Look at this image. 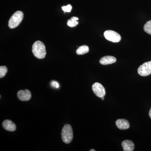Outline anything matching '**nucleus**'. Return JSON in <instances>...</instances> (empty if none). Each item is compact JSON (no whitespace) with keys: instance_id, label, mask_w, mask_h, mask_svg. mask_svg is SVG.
<instances>
[{"instance_id":"20e7f679","label":"nucleus","mask_w":151,"mask_h":151,"mask_svg":"<svg viewBox=\"0 0 151 151\" xmlns=\"http://www.w3.org/2000/svg\"><path fill=\"white\" fill-rule=\"evenodd\" d=\"M104 35L106 39L112 42H118L121 40V35L114 31H106L104 32Z\"/></svg>"},{"instance_id":"f3484780","label":"nucleus","mask_w":151,"mask_h":151,"mask_svg":"<svg viewBox=\"0 0 151 151\" xmlns=\"http://www.w3.org/2000/svg\"><path fill=\"white\" fill-rule=\"evenodd\" d=\"M51 86L55 88L58 89L59 88V84L56 81H52L51 82Z\"/></svg>"},{"instance_id":"f03ea898","label":"nucleus","mask_w":151,"mask_h":151,"mask_svg":"<svg viewBox=\"0 0 151 151\" xmlns=\"http://www.w3.org/2000/svg\"><path fill=\"white\" fill-rule=\"evenodd\" d=\"M61 138L65 144H69L73 139V130L70 125L66 124L63 128L61 132Z\"/></svg>"},{"instance_id":"aec40b11","label":"nucleus","mask_w":151,"mask_h":151,"mask_svg":"<svg viewBox=\"0 0 151 151\" xmlns=\"http://www.w3.org/2000/svg\"><path fill=\"white\" fill-rule=\"evenodd\" d=\"M102 100H104V97H102Z\"/></svg>"},{"instance_id":"f257e3e1","label":"nucleus","mask_w":151,"mask_h":151,"mask_svg":"<svg viewBox=\"0 0 151 151\" xmlns=\"http://www.w3.org/2000/svg\"><path fill=\"white\" fill-rule=\"evenodd\" d=\"M32 51L34 56L38 59H43L46 55V49L43 42L37 41L33 45Z\"/></svg>"},{"instance_id":"9b49d317","label":"nucleus","mask_w":151,"mask_h":151,"mask_svg":"<svg viewBox=\"0 0 151 151\" xmlns=\"http://www.w3.org/2000/svg\"><path fill=\"white\" fill-rule=\"evenodd\" d=\"M122 146L124 151H133L134 149V144L132 141L129 140L123 141Z\"/></svg>"},{"instance_id":"dca6fc26","label":"nucleus","mask_w":151,"mask_h":151,"mask_svg":"<svg viewBox=\"0 0 151 151\" xmlns=\"http://www.w3.org/2000/svg\"><path fill=\"white\" fill-rule=\"evenodd\" d=\"M72 9V6L70 5V4H68L67 6H63L62 7V10L64 11V13L65 12H70Z\"/></svg>"},{"instance_id":"4468645a","label":"nucleus","mask_w":151,"mask_h":151,"mask_svg":"<svg viewBox=\"0 0 151 151\" xmlns=\"http://www.w3.org/2000/svg\"><path fill=\"white\" fill-rule=\"evenodd\" d=\"M144 29L146 32L151 35V20L146 23L144 26Z\"/></svg>"},{"instance_id":"a211bd4d","label":"nucleus","mask_w":151,"mask_h":151,"mask_svg":"<svg viewBox=\"0 0 151 151\" xmlns=\"http://www.w3.org/2000/svg\"><path fill=\"white\" fill-rule=\"evenodd\" d=\"M149 116H150V118L151 119V108L150 109V112H149Z\"/></svg>"},{"instance_id":"ddd939ff","label":"nucleus","mask_w":151,"mask_h":151,"mask_svg":"<svg viewBox=\"0 0 151 151\" xmlns=\"http://www.w3.org/2000/svg\"><path fill=\"white\" fill-rule=\"evenodd\" d=\"M78 20V18L77 17H72L70 19H69L68 21V26L71 27L76 26L78 24V22L77 21Z\"/></svg>"},{"instance_id":"6e6552de","label":"nucleus","mask_w":151,"mask_h":151,"mask_svg":"<svg viewBox=\"0 0 151 151\" xmlns=\"http://www.w3.org/2000/svg\"><path fill=\"white\" fill-rule=\"evenodd\" d=\"M116 126L121 130L127 129L130 127V124L127 120L125 119H119L116 121Z\"/></svg>"},{"instance_id":"0eeeda50","label":"nucleus","mask_w":151,"mask_h":151,"mask_svg":"<svg viewBox=\"0 0 151 151\" xmlns=\"http://www.w3.org/2000/svg\"><path fill=\"white\" fill-rule=\"evenodd\" d=\"M31 93L28 89L20 90L18 92L17 97L19 100L22 101H27L31 98Z\"/></svg>"},{"instance_id":"39448f33","label":"nucleus","mask_w":151,"mask_h":151,"mask_svg":"<svg viewBox=\"0 0 151 151\" xmlns=\"http://www.w3.org/2000/svg\"><path fill=\"white\" fill-rule=\"evenodd\" d=\"M138 73L141 76H146L151 74V61L145 62L138 69Z\"/></svg>"},{"instance_id":"6ab92c4d","label":"nucleus","mask_w":151,"mask_h":151,"mask_svg":"<svg viewBox=\"0 0 151 151\" xmlns=\"http://www.w3.org/2000/svg\"><path fill=\"white\" fill-rule=\"evenodd\" d=\"M90 151H95V150L94 149H92V150H90Z\"/></svg>"},{"instance_id":"9d476101","label":"nucleus","mask_w":151,"mask_h":151,"mask_svg":"<svg viewBox=\"0 0 151 151\" xmlns=\"http://www.w3.org/2000/svg\"><path fill=\"white\" fill-rule=\"evenodd\" d=\"M116 58L113 56H106L103 57L100 59V64L103 65H108L115 63L116 61Z\"/></svg>"},{"instance_id":"2eb2a0df","label":"nucleus","mask_w":151,"mask_h":151,"mask_svg":"<svg viewBox=\"0 0 151 151\" xmlns=\"http://www.w3.org/2000/svg\"><path fill=\"white\" fill-rule=\"evenodd\" d=\"M8 71V69L5 66H1L0 67V78H2L6 75Z\"/></svg>"},{"instance_id":"f8f14e48","label":"nucleus","mask_w":151,"mask_h":151,"mask_svg":"<svg viewBox=\"0 0 151 151\" xmlns=\"http://www.w3.org/2000/svg\"><path fill=\"white\" fill-rule=\"evenodd\" d=\"M89 47L87 45H84L79 47L77 50H76V52L77 54L78 55H84L87 53L89 52Z\"/></svg>"},{"instance_id":"7ed1b4c3","label":"nucleus","mask_w":151,"mask_h":151,"mask_svg":"<svg viewBox=\"0 0 151 151\" xmlns=\"http://www.w3.org/2000/svg\"><path fill=\"white\" fill-rule=\"evenodd\" d=\"M24 17V14L21 11H17L12 16L9 21L10 28L14 29L17 27L21 23Z\"/></svg>"},{"instance_id":"423d86ee","label":"nucleus","mask_w":151,"mask_h":151,"mask_svg":"<svg viewBox=\"0 0 151 151\" xmlns=\"http://www.w3.org/2000/svg\"><path fill=\"white\" fill-rule=\"evenodd\" d=\"M92 90L97 97L102 98L104 97L106 92L104 86L100 83L96 82L92 85Z\"/></svg>"},{"instance_id":"1a4fd4ad","label":"nucleus","mask_w":151,"mask_h":151,"mask_svg":"<svg viewBox=\"0 0 151 151\" xmlns=\"http://www.w3.org/2000/svg\"><path fill=\"white\" fill-rule=\"evenodd\" d=\"M3 128L9 132H14L16 130V126L9 120H6L2 123Z\"/></svg>"}]
</instances>
